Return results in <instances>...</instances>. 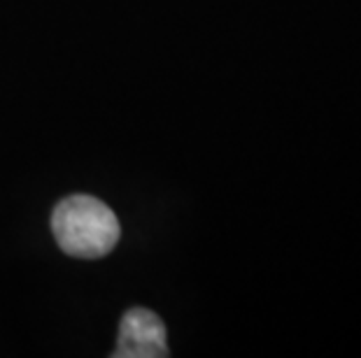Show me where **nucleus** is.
Here are the masks:
<instances>
[{"label": "nucleus", "mask_w": 361, "mask_h": 358, "mask_svg": "<svg viewBox=\"0 0 361 358\" xmlns=\"http://www.w3.org/2000/svg\"><path fill=\"white\" fill-rule=\"evenodd\" d=\"M51 233L68 256L101 258L117 247V215L94 196H68L51 212Z\"/></svg>", "instance_id": "f257e3e1"}, {"label": "nucleus", "mask_w": 361, "mask_h": 358, "mask_svg": "<svg viewBox=\"0 0 361 358\" xmlns=\"http://www.w3.org/2000/svg\"><path fill=\"white\" fill-rule=\"evenodd\" d=\"M114 358H161L168 356L166 326L152 309H128L119 326Z\"/></svg>", "instance_id": "f03ea898"}]
</instances>
